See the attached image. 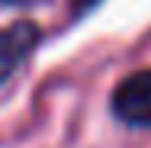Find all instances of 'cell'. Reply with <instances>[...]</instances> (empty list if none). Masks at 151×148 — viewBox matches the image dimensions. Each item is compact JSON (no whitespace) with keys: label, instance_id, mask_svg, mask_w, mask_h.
Listing matches in <instances>:
<instances>
[{"label":"cell","instance_id":"obj_1","mask_svg":"<svg viewBox=\"0 0 151 148\" xmlns=\"http://www.w3.org/2000/svg\"><path fill=\"white\" fill-rule=\"evenodd\" d=\"M113 116L125 126H151V68L129 74L113 90Z\"/></svg>","mask_w":151,"mask_h":148},{"label":"cell","instance_id":"obj_4","mask_svg":"<svg viewBox=\"0 0 151 148\" xmlns=\"http://www.w3.org/2000/svg\"><path fill=\"white\" fill-rule=\"evenodd\" d=\"M32 3H42V0H0V6H32Z\"/></svg>","mask_w":151,"mask_h":148},{"label":"cell","instance_id":"obj_2","mask_svg":"<svg viewBox=\"0 0 151 148\" xmlns=\"http://www.w3.org/2000/svg\"><path fill=\"white\" fill-rule=\"evenodd\" d=\"M39 42H42V29L29 19L0 29V84L10 74H16V68L35 52Z\"/></svg>","mask_w":151,"mask_h":148},{"label":"cell","instance_id":"obj_3","mask_svg":"<svg viewBox=\"0 0 151 148\" xmlns=\"http://www.w3.org/2000/svg\"><path fill=\"white\" fill-rule=\"evenodd\" d=\"M100 0H71V10H74V16H84L90 6H96Z\"/></svg>","mask_w":151,"mask_h":148}]
</instances>
